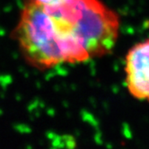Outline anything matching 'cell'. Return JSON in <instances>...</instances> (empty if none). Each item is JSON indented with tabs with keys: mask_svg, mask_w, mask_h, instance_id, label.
I'll return each mask as SVG.
<instances>
[{
	"mask_svg": "<svg viewBox=\"0 0 149 149\" xmlns=\"http://www.w3.org/2000/svg\"><path fill=\"white\" fill-rule=\"evenodd\" d=\"M38 1L43 3V4H51V3H54V2L58 1V0H38Z\"/></svg>",
	"mask_w": 149,
	"mask_h": 149,
	"instance_id": "obj_3",
	"label": "cell"
},
{
	"mask_svg": "<svg viewBox=\"0 0 149 149\" xmlns=\"http://www.w3.org/2000/svg\"><path fill=\"white\" fill-rule=\"evenodd\" d=\"M39 42L49 68L107 55L119 38L120 21L101 0H58L35 9Z\"/></svg>",
	"mask_w": 149,
	"mask_h": 149,
	"instance_id": "obj_1",
	"label": "cell"
},
{
	"mask_svg": "<svg viewBox=\"0 0 149 149\" xmlns=\"http://www.w3.org/2000/svg\"><path fill=\"white\" fill-rule=\"evenodd\" d=\"M126 86L137 100L149 102V39L135 44L125 58Z\"/></svg>",
	"mask_w": 149,
	"mask_h": 149,
	"instance_id": "obj_2",
	"label": "cell"
}]
</instances>
